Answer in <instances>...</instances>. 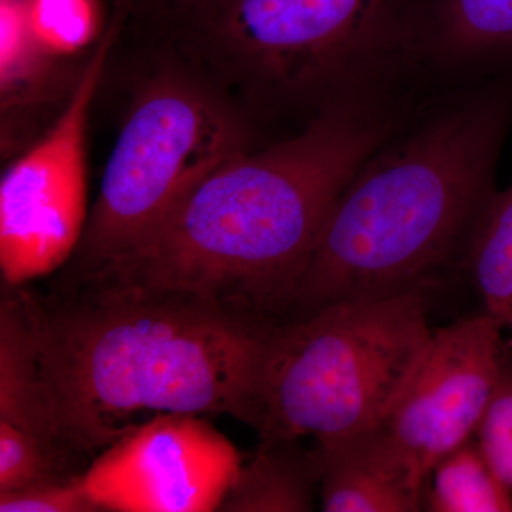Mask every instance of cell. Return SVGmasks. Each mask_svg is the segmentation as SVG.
<instances>
[{"mask_svg":"<svg viewBox=\"0 0 512 512\" xmlns=\"http://www.w3.org/2000/svg\"><path fill=\"white\" fill-rule=\"evenodd\" d=\"M485 315L512 329V183L495 192L464 264Z\"/></svg>","mask_w":512,"mask_h":512,"instance_id":"obj_14","label":"cell"},{"mask_svg":"<svg viewBox=\"0 0 512 512\" xmlns=\"http://www.w3.org/2000/svg\"><path fill=\"white\" fill-rule=\"evenodd\" d=\"M431 512H511L512 491L495 474L473 439L431 471L426 491Z\"/></svg>","mask_w":512,"mask_h":512,"instance_id":"obj_15","label":"cell"},{"mask_svg":"<svg viewBox=\"0 0 512 512\" xmlns=\"http://www.w3.org/2000/svg\"><path fill=\"white\" fill-rule=\"evenodd\" d=\"M426 292L268 318L248 426L261 441L339 439L377 426L426 352Z\"/></svg>","mask_w":512,"mask_h":512,"instance_id":"obj_5","label":"cell"},{"mask_svg":"<svg viewBox=\"0 0 512 512\" xmlns=\"http://www.w3.org/2000/svg\"><path fill=\"white\" fill-rule=\"evenodd\" d=\"M503 332L484 312L433 332L409 382L377 424L427 480L440 460L476 434L503 367Z\"/></svg>","mask_w":512,"mask_h":512,"instance_id":"obj_9","label":"cell"},{"mask_svg":"<svg viewBox=\"0 0 512 512\" xmlns=\"http://www.w3.org/2000/svg\"><path fill=\"white\" fill-rule=\"evenodd\" d=\"M241 456L198 414H161L93 457L79 481L99 511L212 512Z\"/></svg>","mask_w":512,"mask_h":512,"instance_id":"obj_8","label":"cell"},{"mask_svg":"<svg viewBox=\"0 0 512 512\" xmlns=\"http://www.w3.org/2000/svg\"><path fill=\"white\" fill-rule=\"evenodd\" d=\"M30 30L46 53L76 55L99 36L94 0H25Z\"/></svg>","mask_w":512,"mask_h":512,"instance_id":"obj_16","label":"cell"},{"mask_svg":"<svg viewBox=\"0 0 512 512\" xmlns=\"http://www.w3.org/2000/svg\"><path fill=\"white\" fill-rule=\"evenodd\" d=\"M252 120L309 117L416 57L407 0H187L136 18Z\"/></svg>","mask_w":512,"mask_h":512,"instance_id":"obj_4","label":"cell"},{"mask_svg":"<svg viewBox=\"0 0 512 512\" xmlns=\"http://www.w3.org/2000/svg\"><path fill=\"white\" fill-rule=\"evenodd\" d=\"M47 409L70 456L96 457L161 414L248 424L264 316L175 293L20 286Z\"/></svg>","mask_w":512,"mask_h":512,"instance_id":"obj_2","label":"cell"},{"mask_svg":"<svg viewBox=\"0 0 512 512\" xmlns=\"http://www.w3.org/2000/svg\"><path fill=\"white\" fill-rule=\"evenodd\" d=\"M2 512H96L99 508L80 484L79 476L50 480L22 490L0 493Z\"/></svg>","mask_w":512,"mask_h":512,"instance_id":"obj_19","label":"cell"},{"mask_svg":"<svg viewBox=\"0 0 512 512\" xmlns=\"http://www.w3.org/2000/svg\"><path fill=\"white\" fill-rule=\"evenodd\" d=\"M66 474L25 431L0 423V493L22 490Z\"/></svg>","mask_w":512,"mask_h":512,"instance_id":"obj_18","label":"cell"},{"mask_svg":"<svg viewBox=\"0 0 512 512\" xmlns=\"http://www.w3.org/2000/svg\"><path fill=\"white\" fill-rule=\"evenodd\" d=\"M114 10L52 128L15 161L0 183L2 285L20 288L63 269L89 221L87 123L110 53L126 26Z\"/></svg>","mask_w":512,"mask_h":512,"instance_id":"obj_7","label":"cell"},{"mask_svg":"<svg viewBox=\"0 0 512 512\" xmlns=\"http://www.w3.org/2000/svg\"><path fill=\"white\" fill-rule=\"evenodd\" d=\"M0 423L29 434L64 473L72 456L47 409L22 291L5 285L0 301Z\"/></svg>","mask_w":512,"mask_h":512,"instance_id":"obj_12","label":"cell"},{"mask_svg":"<svg viewBox=\"0 0 512 512\" xmlns=\"http://www.w3.org/2000/svg\"><path fill=\"white\" fill-rule=\"evenodd\" d=\"M326 512H419L429 480L379 426L316 441Z\"/></svg>","mask_w":512,"mask_h":512,"instance_id":"obj_10","label":"cell"},{"mask_svg":"<svg viewBox=\"0 0 512 512\" xmlns=\"http://www.w3.org/2000/svg\"><path fill=\"white\" fill-rule=\"evenodd\" d=\"M183 2H187V0H130L128 16L148 15V13L170 8V6L178 5V3Z\"/></svg>","mask_w":512,"mask_h":512,"instance_id":"obj_20","label":"cell"},{"mask_svg":"<svg viewBox=\"0 0 512 512\" xmlns=\"http://www.w3.org/2000/svg\"><path fill=\"white\" fill-rule=\"evenodd\" d=\"M402 63L353 84L293 136L221 165L133 251L62 279L175 293L281 318L340 192L429 96Z\"/></svg>","mask_w":512,"mask_h":512,"instance_id":"obj_1","label":"cell"},{"mask_svg":"<svg viewBox=\"0 0 512 512\" xmlns=\"http://www.w3.org/2000/svg\"><path fill=\"white\" fill-rule=\"evenodd\" d=\"M511 124L512 73L424 101L340 192L281 318L463 271Z\"/></svg>","mask_w":512,"mask_h":512,"instance_id":"obj_3","label":"cell"},{"mask_svg":"<svg viewBox=\"0 0 512 512\" xmlns=\"http://www.w3.org/2000/svg\"><path fill=\"white\" fill-rule=\"evenodd\" d=\"M413 47L430 69L485 66L512 56V0H426L412 9Z\"/></svg>","mask_w":512,"mask_h":512,"instance_id":"obj_11","label":"cell"},{"mask_svg":"<svg viewBox=\"0 0 512 512\" xmlns=\"http://www.w3.org/2000/svg\"><path fill=\"white\" fill-rule=\"evenodd\" d=\"M150 46L82 241L59 278L133 251L204 178L261 146L255 121L228 94L170 46Z\"/></svg>","mask_w":512,"mask_h":512,"instance_id":"obj_6","label":"cell"},{"mask_svg":"<svg viewBox=\"0 0 512 512\" xmlns=\"http://www.w3.org/2000/svg\"><path fill=\"white\" fill-rule=\"evenodd\" d=\"M320 476L316 447L306 450L299 440L261 441L247 463L241 464L218 511H312Z\"/></svg>","mask_w":512,"mask_h":512,"instance_id":"obj_13","label":"cell"},{"mask_svg":"<svg viewBox=\"0 0 512 512\" xmlns=\"http://www.w3.org/2000/svg\"><path fill=\"white\" fill-rule=\"evenodd\" d=\"M474 440L495 474L512 491V339L507 340L500 377Z\"/></svg>","mask_w":512,"mask_h":512,"instance_id":"obj_17","label":"cell"}]
</instances>
